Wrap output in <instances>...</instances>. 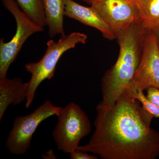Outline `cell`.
<instances>
[{
	"label": "cell",
	"mask_w": 159,
	"mask_h": 159,
	"mask_svg": "<svg viewBox=\"0 0 159 159\" xmlns=\"http://www.w3.org/2000/svg\"><path fill=\"white\" fill-rule=\"evenodd\" d=\"M141 105L131 91L109 106L96 107L95 130L78 150L102 159H155L159 156V133L148 127L141 117Z\"/></svg>",
	"instance_id": "obj_1"
},
{
	"label": "cell",
	"mask_w": 159,
	"mask_h": 159,
	"mask_svg": "<svg viewBox=\"0 0 159 159\" xmlns=\"http://www.w3.org/2000/svg\"><path fill=\"white\" fill-rule=\"evenodd\" d=\"M147 30L141 22L133 24L117 34L120 47L119 57L101 80V101L106 105H113L125 92L131 90Z\"/></svg>",
	"instance_id": "obj_2"
},
{
	"label": "cell",
	"mask_w": 159,
	"mask_h": 159,
	"mask_svg": "<svg viewBox=\"0 0 159 159\" xmlns=\"http://www.w3.org/2000/svg\"><path fill=\"white\" fill-rule=\"evenodd\" d=\"M87 38L84 33L74 32L62 35L57 42L50 40L47 42V49L41 59L38 62L26 64L25 69L31 75V79L27 82L26 108H29L34 101L35 92L40 84L54 77L57 62L64 53L74 48L78 44L85 43Z\"/></svg>",
	"instance_id": "obj_3"
},
{
	"label": "cell",
	"mask_w": 159,
	"mask_h": 159,
	"mask_svg": "<svg viewBox=\"0 0 159 159\" xmlns=\"http://www.w3.org/2000/svg\"><path fill=\"white\" fill-rule=\"evenodd\" d=\"M52 135L57 149L71 153L78 149L81 139L88 135L92 125L87 115L74 102L61 107Z\"/></svg>",
	"instance_id": "obj_4"
},
{
	"label": "cell",
	"mask_w": 159,
	"mask_h": 159,
	"mask_svg": "<svg viewBox=\"0 0 159 159\" xmlns=\"http://www.w3.org/2000/svg\"><path fill=\"white\" fill-rule=\"evenodd\" d=\"M3 5L14 16L16 32L11 40L0 39V79L7 77L9 67L18 55L26 40L32 34L44 31L21 9L15 0H2Z\"/></svg>",
	"instance_id": "obj_5"
},
{
	"label": "cell",
	"mask_w": 159,
	"mask_h": 159,
	"mask_svg": "<svg viewBox=\"0 0 159 159\" xmlns=\"http://www.w3.org/2000/svg\"><path fill=\"white\" fill-rule=\"evenodd\" d=\"M61 108L47 100L31 114L16 117L6 140V148L16 155L25 154L30 148L32 136L39 124L49 117L57 116Z\"/></svg>",
	"instance_id": "obj_6"
},
{
	"label": "cell",
	"mask_w": 159,
	"mask_h": 159,
	"mask_svg": "<svg viewBox=\"0 0 159 159\" xmlns=\"http://www.w3.org/2000/svg\"><path fill=\"white\" fill-rule=\"evenodd\" d=\"M91 6L98 11L116 37L131 25L142 22L133 0H98Z\"/></svg>",
	"instance_id": "obj_7"
},
{
	"label": "cell",
	"mask_w": 159,
	"mask_h": 159,
	"mask_svg": "<svg viewBox=\"0 0 159 159\" xmlns=\"http://www.w3.org/2000/svg\"><path fill=\"white\" fill-rule=\"evenodd\" d=\"M150 87L159 89V51L153 31L147 29L131 90L144 91Z\"/></svg>",
	"instance_id": "obj_8"
},
{
	"label": "cell",
	"mask_w": 159,
	"mask_h": 159,
	"mask_svg": "<svg viewBox=\"0 0 159 159\" xmlns=\"http://www.w3.org/2000/svg\"><path fill=\"white\" fill-rule=\"evenodd\" d=\"M64 1V16L97 29L107 39L110 40L116 39L113 32L93 6H83L73 0Z\"/></svg>",
	"instance_id": "obj_9"
},
{
	"label": "cell",
	"mask_w": 159,
	"mask_h": 159,
	"mask_svg": "<svg viewBox=\"0 0 159 159\" xmlns=\"http://www.w3.org/2000/svg\"><path fill=\"white\" fill-rule=\"evenodd\" d=\"M27 83L19 77L0 79V120L10 105H18L26 101Z\"/></svg>",
	"instance_id": "obj_10"
},
{
	"label": "cell",
	"mask_w": 159,
	"mask_h": 159,
	"mask_svg": "<svg viewBox=\"0 0 159 159\" xmlns=\"http://www.w3.org/2000/svg\"><path fill=\"white\" fill-rule=\"evenodd\" d=\"M42 2L49 36L53 38L57 34H65L63 25L64 0H42Z\"/></svg>",
	"instance_id": "obj_11"
},
{
	"label": "cell",
	"mask_w": 159,
	"mask_h": 159,
	"mask_svg": "<svg viewBox=\"0 0 159 159\" xmlns=\"http://www.w3.org/2000/svg\"><path fill=\"white\" fill-rule=\"evenodd\" d=\"M142 24L146 29L153 30L159 26V0H133Z\"/></svg>",
	"instance_id": "obj_12"
},
{
	"label": "cell",
	"mask_w": 159,
	"mask_h": 159,
	"mask_svg": "<svg viewBox=\"0 0 159 159\" xmlns=\"http://www.w3.org/2000/svg\"><path fill=\"white\" fill-rule=\"evenodd\" d=\"M21 9L31 20L44 28L47 26L42 0H15Z\"/></svg>",
	"instance_id": "obj_13"
},
{
	"label": "cell",
	"mask_w": 159,
	"mask_h": 159,
	"mask_svg": "<svg viewBox=\"0 0 159 159\" xmlns=\"http://www.w3.org/2000/svg\"><path fill=\"white\" fill-rule=\"evenodd\" d=\"M144 91H132L133 96L142 104L140 112L145 125L151 127L153 118H159V107L151 102L144 94Z\"/></svg>",
	"instance_id": "obj_14"
},
{
	"label": "cell",
	"mask_w": 159,
	"mask_h": 159,
	"mask_svg": "<svg viewBox=\"0 0 159 159\" xmlns=\"http://www.w3.org/2000/svg\"><path fill=\"white\" fill-rule=\"evenodd\" d=\"M146 90L147 99L155 105L159 107V89L155 87H150Z\"/></svg>",
	"instance_id": "obj_15"
},
{
	"label": "cell",
	"mask_w": 159,
	"mask_h": 159,
	"mask_svg": "<svg viewBox=\"0 0 159 159\" xmlns=\"http://www.w3.org/2000/svg\"><path fill=\"white\" fill-rule=\"evenodd\" d=\"M71 159H98V156L93 155L89 154L88 152L78 150H75L70 153Z\"/></svg>",
	"instance_id": "obj_16"
},
{
	"label": "cell",
	"mask_w": 159,
	"mask_h": 159,
	"mask_svg": "<svg viewBox=\"0 0 159 159\" xmlns=\"http://www.w3.org/2000/svg\"><path fill=\"white\" fill-rule=\"evenodd\" d=\"M54 152L52 149H50L47 151L46 154L44 155L43 158L44 159H54L56 158Z\"/></svg>",
	"instance_id": "obj_17"
},
{
	"label": "cell",
	"mask_w": 159,
	"mask_h": 159,
	"mask_svg": "<svg viewBox=\"0 0 159 159\" xmlns=\"http://www.w3.org/2000/svg\"><path fill=\"white\" fill-rule=\"evenodd\" d=\"M153 31L155 37L157 46L158 49L159 51V26L157 27L155 29L153 30H152Z\"/></svg>",
	"instance_id": "obj_18"
},
{
	"label": "cell",
	"mask_w": 159,
	"mask_h": 159,
	"mask_svg": "<svg viewBox=\"0 0 159 159\" xmlns=\"http://www.w3.org/2000/svg\"><path fill=\"white\" fill-rule=\"evenodd\" d=\"M79 1H82V2H84L87 3L88 4L91 5V6L93 5L94 3L97 2L98 0H79Z\"/></svg>",
	"instance_id": "obj_19"
}]
</instances>
